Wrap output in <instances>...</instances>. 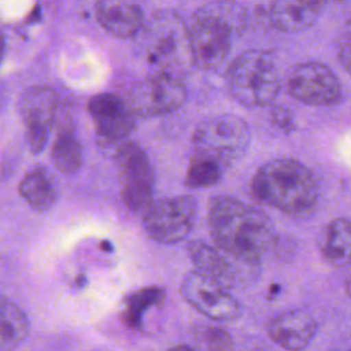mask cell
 I'll list each match as a JSON object with an SVG mask.
<instances>
[{
    "mask_svg": "<svg viewBox=\"0 0 351 351\" xmlns=\"http://www.w3.org/2000/svg\"><path fill=\"white\" fill-rule=\"evenodd\" d=\"M207 225L215 247L250 266H259L277 241L273 223L262 210L228 195L211 199Z\"/></svg>",
    "mask_w": 351,
    "mask_h": 351,
    "instance_id": "obj_1",
    "label": "cell"
},
{
    "mask_svg": "<svg viewBox=\"0 0 351 351\" xmlns=\"http://www.w3.org/2000/svg\"><path fill=\"white\" fill-rule=\"evenodd\" d=\"M251 195L263 204L291 217H304L318 204L315 174L295 158H276L263 163L251 181Z\"/></svg>",
    "mask_w": 351,
    "mask_h": 351,
    "instance_id": "obj_2",
    "label": "cell"
},
{
    "mask_svg": "<svg viewBox=\"0 0 351 351\" xmlns=\"http://www.w3.org/2000/svg\"><path fill=\"white\" fill-rule=\"evenodd\" d=\"M247 10L233 0H214L202 5L188 26L195 66L213 70L228 56L233 36L247 26Z\"/></svg>",
    "mask_w": 351,
    "mask_h": 351,
    "instance_id": "obj_3",
    "label": "cell"
},
{
    "mask_svg": "<svg viewBox=\"0 0 351 351\" xmlns=\"http://www.w3.org/2000/svg\"><path fill=\"white\" fill-rule=\"evenodd\" d=\"M230 95L248 107L271 106L281 90V77L271 52L248 49L230 63L226 71Z\"/></svg>",
    "mask_w": 351,
    "mask_h": 351,
    "instance_id": "obj_4",
    "label": "cell"
},
{
    "mask_svg": "<svg viewBox=\"0 0 351 351\" xmlns=\"http://www.w3.org/2000/svg\"><path fill=\"white\" fill-rule=\"evenodd\" d=\"M147 59L159 74L180 77L193 64L188 26L173 12L155 14L143 29Z\"/></svg>",
    "mask_w": 351,
    "mask_h": 351,
    "instance_id": "obj_5",
    "label": "cell"
},
{
    "mask_svg": "<svg viewBox=\"0 0 351 351\" xmlns=\"http://www.w3.org/2000/svg\"><path fill=\"white\" fill-rule=\"evenodd\" d=\"M250 141L248 123L234 114H221L200 122L192 136L195 154L213 158L225 167L245 155Z\"/></svg>",
    "mask_w": 351,
    "mask_h": 351,
    "instance_id": "obj_6",
    "label": "cell"
},
{
    "mask_svg": "<svg viewBox=\"0 0 351 351\" xmlns=\"http://www.w3.org/2000/svg\"><path fill=\"white\" fill-rule=\"evenodd\" d=\"M197 203L193 196L178 195L152 202L143 223L151 239L170 244L184 240L195 226Z\"/></svg>",
    "mask_w": 351,
    "mask_h": 351,
    "instance_id": "obj_7",
    "label": "cell"
},
{
    "mask_svg": "<svg viewBox=\"0 0 351 351\" xmlns=\"http://www.w3.org/2000/svg\"><path fill=\"white\" fill-rule=\"evenodd\" d=\"M287 92L311 107H329L341 100V84L337 75L317 60L300 62L289 70Z\"/></svg>",
    "mask_w": 351,
    "mask_h": 351,
    "instance_id": "obj_8",
    "label": "cell"
},
{
    "mask_svg": "<svg viewBox=\"0 0 351 351\" xmlns=\"http://www.w3.org/2000/svg\"><path fill=\"white\" fill-rule=\"evenodd\" d=\"M117 163L125 206L134 213H144L154 202V171L148 155L138 145L125 141L117 149Z\"/></svg>",
    "mask_w": 351,
    "mask_h": 351,
    "instance_id": "obj_9",
    "label": "cell"
},
{
    "mask_svg": "<svg viewBox=\"0 0 351 351\" xmlns=\"http://www.w3.org/2000/svg\"><path fill=\"white\" fill-rule=\"evenodd\" d=\"M186 100V88L178 77L155 74L134 84L125 101L138 117H158L176 111Z\"/></svg>",
    "mask_w": 351,
    "mask_h": 351,
    "instance_id": "obj_10",
    "label": "cell"
},
{
    "mask_svg": "<svg viewBox=\"0 0 351 351\" xmlns=\"http://www.w3.org/2000/svg\"><path fill=\"white\" fill-rule=\"evenodd\" d=\"M181 293L195 310L214 321L230 322L241 315V307L228 288L196 270L184 278Z\"/></svg>",
    "mask_w": 351,
    "mask_h": 351,
    "instance_id": "obj_11",
    "label": "cell"
},
{
    "mask_svg": "<svg viewBox=\"0 0 351 351\" xmlns=\"http://www.w3.org/2000/svg\"><path fill=\"white\" fill-rule=\"evenodd\" d=\"M58 108V96L49 86H32L19 100V112L26 128V141L33 154H40L48 141Z\"/></svg>",
    "mask_w": 351,
    "mask_h": 351,
    "instance_id": "obj_12",
    "label": "cell"
},
{
    "mask_svg": "<svg viewBox=\"0 0 351 351\" xmlns=\"http://www.w3.org/2000/svg\"><path fill=\"white\" fill-rule=\"evenodd\" d=\"M88 111L100 144H122L134 129V114L125 99L114 93H100L90 97Z\"/></svg>",
    "mask_w": 351,
    "mask_h": 351,
    "instance_id": "obj_13",
    "label": "cell"
},
{
    "mask_svg": "<svg viewBox=\"0 0 351 351\" xmlns=\"http://www.w3.org/2000/svg\"><path fill=\"white\" fill-rule=\"evenodd\" d=\"M318 330L314 317L300 308H292L274 315L267 324V335L278 347L296 351L306 348Z\"/></svg>",
    "mask_w": 351,
    "mask_h": 351,
    "instance_id": "obj_14",
    "label": "cell"
},
{
    "mask_svg": "<svg viewBox=\"0 0 351 351\" xmlns=\"http://www.w3.org/2000/svg\"><path fill=\"white\" fill-rule=\"evenodd\" d=\"M325 4L326 0H273L267 19L281 33H299L315 23Z\"/></svg>",
    "mask_w": 351,
    "mask_h": 351,
    "instance_id": "obj_15",
    "label": "cell"
},
{
    "mask_svg": "<svg viewBox=\"0 0 351 351\" xmlns=\"http://www.w3.org/2000/svg\"><path fill=\"white\" fill-rule=\"evenodd\" d=\"M188 255L195 265L196 271L218 281L226 288L233 287L241 280L240 269L237 266L245 263L233 259L218 247L214 248L202 241H193L188 245Z\"/></svg>",
    "mask_w": 351,
    "mask_h": 351,
    "instance_id": "obj_16",
    "label": "cell"
},
{
    "mask_svg": "<svg viewBox=\"0 0 351 351\" xmlns=\"http://www.w3.org/2000/svg\"><path fill=\"white\" fill-rule=\"evenodd\" d=\"M96 18L108 33L119 38L137 36L144 25V14L136 0H99Z\"/></svg>",
    "mask_w": 351,
    "mask_h": 351,
    "instance_id": "obj_17",
    "label": "cell"
},
{
    "mask_svg": "<svg viewBox=\"0 0 351 351\" xmlns=\"http://www.w3.org/2000/svg\"><path fill=\"white\" fill-rule=\"evenodd\" d=\"M321 254L328 263L337 267L351 263V219L335 218L328 223Z\"/></svg>",
    "mask_w": 351,
    "mask_h": 351,
    "instance_id": "obj_18",
    "label": "cell"
},
{
    "mask_svg": "<svg viewBox=\"0 0 351 351\" xmlns=\"http://www.w3.org/2000/svg\"><path fill=\"white\" fill-rule=\"evenodd\" d=\"M18 192L36 211H48L56 202L55 186L43 169H33L21 180Z\"/></svg>",
    "mask_w": 351,
    "mask_h": 351,
    "instance_id": "obj_19",
    "label": "cell"
},
{
    "mask_svg": "<svg viewBox=\"0 0 351 351\" xmlns=\"http://www.w3.org/2000/svg\"><path fill=\"white\" fill-rule=\"evenodd\" d=\"M29 332V322L25 313L0 295V350L18 347Z\"/></svg>",
    "mask_w": 351,
    "mask_h": 351,
    "instance_id": "obj_20",
    "label": "cell"
},
{
    "mask_svg": "<svg viewBox=\"0 0 351 351\" xmlns=\"http://www.w3.org/2000/svg\"><path fill=\"white\" fill-rule=\"evenodd\" d=\"M51 158L55 167L63 174H73L80 169L82 151L70 126H63L58 132L51 148Z\"/></svg>",
    "mask_w": 351,
    "mask_h": 351,
    "instance_id": "obj_21",
    "label": "cell"
},
{
    "mask_svg": "<svg viewBox=\"0 0 351 351\" xmlns=\"http://www.w3.org/2000/svg\"><path fill=\"white\" fill-rule=\"evenodd\" d=\"M165 291L159 287H147L136 291L125 299L122 318L125 324L133 329H141L144 313L155 306H160L165 300Z\"/></svg>",
    "mask_w": 351,
    "mask_h": 351,
    "instance_id": "obj_22",
    "label": "cell"
},
{
    "mask_svg": "<svg viewBox=\"0 0 351 351\" xmlns=\"http://www.w3.org/2000/svg\"><path fill=\"white\" fill-rule=\"evenodd\" d=\"M223 170L225 166L215 159L193 152L184 182L189 188H208L221 180Z\"/></svg>",
    "mask_w": 351,
    "mask_h": 351,
    "instance_id": "obj_23",
    "label": "cell"
},
{
    "mask_svg": "<svg viewBox=\"0 0 351 351\" xmlns=\"http://www.w3.org/2000/svg\"><path fill=\"white\" fill-rule=\"evenodd\" d=\"M195 337L207 350L226 351L233 348V340L230 335L218 326H197L195 329Z\"/></svg>",
    "mask_w": 351,
    "mask_h": 351,
    "instance_id": "obj_24",
    "label": "cell"
},
{
    "mask_svg": "<svg viewBox=\"0 0 351 351\" xmlns=\"http://www.w3.org/2000/svg\"><path fill=\"white\" fill-rule=\"evenodd\" d=\"M337 56L343 69L351 75V16L344 22L337 38Z\"/></svg>",
    "mask_w": 351,
    "mask_h": 351,
    "instance_id": "obj_25",
    "label": "cell"
},
{
    "mask_svg": "<svg viewBox=\"0 0 351 351\" xmlns=\"http://www.w3.org/2000/svg\"><path fill=\"white\" fill-rule=\"evenodd\" d=\"M271 123L285 133H291L295 129V122L289 108L282 106H274L270 112Z\"/></svg>",
    "mask_w": 351,
    "mask_h": 351,
    "instance_id": "obj_26",
    "label": "cell"
},
{
    "mask_svg": "<svg viewBox=\"0 0 351 351\" xmlns=\"http://www.w3.org/2000/svg\"><path fill=\"white\" fill-rule=\"evenodd\" d=\"M3 53H4V36H3V33L0 32V62H1Z\"/></svg>",
    "mask_w": 351,
    "mask_h": 351,
    "instance_id": "obj_27",
    "label": "cell"
},
{
    "mask_svg": "<svg viewBox=\"0 0 351 351\" xmlns=\"http://www.w3.org/2000/svg\"><path fill=\"white\" fill-rule=\"evenodd\" d=\"M337 3H341V4H351V0H336Z\"/></svg>",
    "mask_w": 351,
    "mask_h": 351,
    "instance_id": "obj_28",
    "label": "cell"
},
{
    "mask_svg": "<svg viewBox=\"0 0 351 351\" xmlns=\"http://www.w3.org/2000/svg\"><path fill=\"white\" fill-rule=\"evenodd\" d=\"M347 287H348V292L351 293V278H350V281H348V284H347Z\"/></svg>",
    "mask_w": 351,
    "mask_h": 351,
    "instance_id": "obj_29",
    "label": "cell"
}]
</instances>
